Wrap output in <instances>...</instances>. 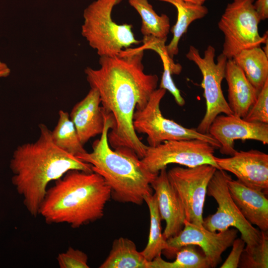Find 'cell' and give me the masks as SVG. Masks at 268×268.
<instances>
[{
    "label": "cell",
    "instance_id": "6da1fadb",
    "mask_svg": "<svg viewBox=\"0 0 268 268\" xmlns=\"http://www.w3.org/2000/svg\"><path fill=\"white\" fill-rule=\"evenodd\" d=\"M144 51L140 46L125 48L118 55L100 57L99 69L87 67L84 70L90 87L98 92L104 110L112 116L110 145L128 148L140 159L147 146L136 134L133 116L135 109L145 106L158 81L157 75L144 72Z\"/></svg>",
    "mask_w": 268,
    "mask_h": 268
},
{
    "label": "cell",
    "instance_id": "7a4b0ae2",
    "mask_svg": "<svg viewBox=\"0 0 268 268\" xmlns=\"http://www.w3.org/2000/svg\"><path fill=\"white\" fill-rule=\"evenodd\" d=\"M38 126V138L18 145L10 162L13 174L12 183L23 198L25 208L33 217L39 215L49 183L71 170L93 172L91 164L58 147L46 125L40 124Z\"/></svg>",
    "mask_w": 268,
    "mask_h": 268
},
{
    "label": "cell",
    "instance_id": "3957f363",
    "mask_svg": "<svg viewBox=\"0 0 268 268\" xmlns=\"http://www.w3.org/2000/svg\"><path fill=\"white\" fill-rule=\"evenodd\" d=\"M111 198V189L99 174L71 170L47 190L39 214L48 224L77 228L101 218Z\"/></svg>",
    "mask_w": 268,
    "mask_h": 268
},
{
    "label": "cell",
    "instance_id": "277c9868",
    "mask_svg": "<svg viewBox=\"0 0 268 268\" xmlns=\"http://www.w3.org/2000/svg\"><path fill=\"white\" fill-rule=\"evenodd\" d=\"M104 127L100 138L92 145V151L76 156L92 165L93 172L103 177L111 197L122 203L141 205L145 197L153 194L151 183L157 176L151 173L132 150L125 147L112 149L108 134L114 125L111 114L104 110Z\"/></svg>",
    "mask_w": 268,
    "mask_h": 268
},
{
    "label": "cell",
    "instance_id": "5b68a950",
    "mask_svg": "<svg viewBox=\"0 0 268 268\" xmlns=\"http://www.w3.org/2000/svg\"><path fill=\"white\" fill-rule=\"evenodd\" d=\"M122 0H96L84 10L81 34L100 57L118 55L124 48L140 43L132 25L118 24L112 18L115 6Z\"/></svg>",
    "mask_w": 268,
    "mask_h": 268
},
{
    "label": "cell",
    "instance_id": "8992f818",
    "mask_svg": "<svg viewBox=\"0 0 268 268\" xmlns=\"http://www.w3.org/2000/svg\"><path fill=\"white\" fill-rule=\"evenodd\" d=\"M254 0H233L228 3L218 22L224 41L222 54L232 59L241 51L264 44L268 31L262 36L259 32L261 21L254 6Z\"/></svg>",
    "mask_w": 268,
    "mask_h": 268
},
{
    "label": "cell",
    "instance_id": "52a82bcc",
    "mask_svg": "<svg viewBox=\"0 0 268 268\" xmlns=\"http://www.w3.org/2000/svg\"><path fill=\"white\" fill-rule=\"evenodd\" d=\"M166 92L164 89H156L145 106L135 109L134 112V128L136 133L147 135L148 146H156L165 141L197 139L219 149V143L209 134H202L196 129L186 128L163 116L160 104Z\"/></svg>",
    "mask_w": 268,
    "mask_h": 268
},
{
    "label": "cell",
    "instance_id": "ba28073f",
    "mask_svg": "<svg viewBox=\"0 0 268 268\" xmlns=\"http://www.w3.org/2000/svg\"><path fill=\"white\" fill-rule=\"evenodd\" d=\"M215 49L211 45L207 46L201 57L199 50L190 46L186 54L187 58L194 62L200 69L202 76L201 86L205 100V114L196 130L202 134L208 133L209 128L215 117L221 114L231 115L233 113L225 99L221 83L225 76L227 58L222 53L214 61Z\"/></svg>",
    "mask_w": 268,
    "mask_h": 268
},
{
    "label": "cell",
    "instance_id": "9c48e42d",
    "mask_svg": "<svg viewBox=\"0 0 268 268\" xmlns=\"http://www.w3.org/2000/svg\"><path fill=\"white\" fill-rule=\"evenodd\" d=\"M231 177L225 171L216 169L210 180L206 194L214 198L218 207L215 213L203 219L202 226L212 232L235 227L240 232L241 238L246 246H252L261 240L262 231L246 219L234 202L227 185V181Z\"/></svg>",
    "mask_w": 268,
    "mask_h": 268
},
{
    "label": "cell",
    "instance_id": "30bf717a",
    "mask_svg": "<svg viewBox=\"0 0 268 268\" xmlns=\"http://www.w3.org/2000/svg\"><path fill=\"white\" fill-rule=\"evenodd\" d=\"M215 149L209 143L197 139L165 141L156 146H147L141 160L149 171L157 175L170 164L189 168L209 164L220 169L214 160Z\"/></svg>",
    "mask_w": 268,
    "mask_h": 268
},
{
    "label": "cell",
    "instance_id": "8fae6325",
    "mask_svg": "<svg viewBox=\"0 0 268 268\" xmlns=\"http://www.w3.org/2000/svg\"><path fill=\"white\" fill-rule=\"evenodd\" d=\"M217 169L209 164L175 167L167 171L170 184L184 208L186 220L202 226L203 206L208 183Z\"/></svg>",
    "mask_w": 268,
    "mask_h": 268
},
{
    "label": "cell",
    "instance_id": "7c38bea8",
    "mask_svg": "<svg viewBox=\"0 0 268 268\" xmlns=\"http://www.w3.org/2000/svg\"><path fill=\"white\" fill-rule=\"evenodd\" d=\"M238 230L228 229L218 232H212L192 223L186 220L178 234L166 239L167 248L162 253L169 259L175 257L182 247L193 245L199 246L211 268H215L221 260V255L231 246L237 236Z\"/></svg>",
    "mask_w": 268,
    "mask_h": 268
},
{
    "label": "cell",
    "instance_id": "4fadbf2b",
    "mask_svg": "<svg viewBox=\"0 0 268 268\" xmlns=\"http://www.w3.org/2000/svg\"><path fill=\"white\" fill-rule=\"evenodd\" d=\"M220 144L222 154L233 155L237 150L235 140H255L268 144V124L251 122L231 115H218L213 120L208 130Z\"/></svg>",
    "mask_w": 268,
    "mask_h": 268
},
{
    "label": "cell",
    "instance_id": "5bb4252c",
    "mask_svg": "<svg viewBox=\"0 0 268 268\" xmlns=\"http://www.w3.org/2000/svg\"><path fill=\"white\" fill-rule=\"evenodd\" d=\"M214 160L220 170L228 171L244 185L268 195V154L256 149L237 151L231 157Z\"/></svg>",
    "mask_w": 268,
    "mask_h": 268
},
{
    "label": "cell",
    "instance_id": "9a60e30c",
    "mask_svg": "<svg viewBox=\"0 0 268 268\" xmlns=\"http://www.w3.org/2000/svg\"><path fill=\"white\" fill-rule=\"evenodd\" d=\"M156 195L161 220L166 226L163 232L165 239L177 235L183 229L186 215L184 208L170 184L166 168L162 169L151 183Z\"/></svg>",
    "mask_w": 268,
    "mask_h": 268
},
{
    "label": "cell",
    "instance_id": "2e32d148",
    "mask_svg": "<svg viewBox=\"0 0 268 268\" xmlns=\"http://www.w3.org/2000/svg\"><path fill=\"white\" fill-rule=\"evenodd\" d=\"M100 104L98 92L91 88L85 97L77 103L71 110L69 117L83 145L103 132L104 110L100 106Z\"/></svg>",
    "mask_w": 268,
    "mask_h": 268
},
{
    "label": "cell",
    "instance_id": "e0dca14e",
    "mask_svg": "<svg viewBox=\"0 0 268 268\" xmlns=\"http://www.w3.org/2000/svg\"><path fill=\"white\" fill-rule=\"evenodd\" d=\"M230 195L246 219L261 231L268 230V199L265 193L249 188L231 177L227 181Z\"/></svg>",
    "mask_w": 268,
    "mask_h": 268
},
{
    "label": "cell",
    "instance_id": "ac0fdd59",
    "mask_svg": "<svg viewBox=\"0 0 268 268\" xmlns=\"http://www.w3.org/2000/svg\"><path fill=\"white\" fill-rule=\"evenodd\" d=\"M224 78L228 84V105L233 114L243 118L258 94L233 59L227 61Z\"/></svg>",
    "mask_w": 268,
    "mask_h": 268
},
{
    "label": "cell",
    "instance_id": "d6986e66",
    "mask_svg": "<svg viewBox=\"0 0 268 268\" xmlns=\"http://www.w3.org/2000/svg\"><path fill=\"white\" fill-rule=\"evenodd\" d=\"M232 59L259 94L268 80V56L259 46L243 50Z\"/></svg>",
    "mask_w": 268,
    "mask_h": 268
},
{
    "label": "cell",
    "instance_id": "ffe728a7",
    "mask_svg": "<svg viewBox=\"0 0 268 268\" xmlns=\"http://www.w3.org/2000/svg\"><path fill=\"white\" fill-rule=\"evenodd\" d=\"M170 3L177 11V19L171 29L173 38L165 46L169 56L173 59L179 52L178 44L183 35L187 32L190 24L194 21L204 17L208 13L207 8L203 5H197L183 0H158Z\"/></svg>",
    "mask_w": 268,
    "mask_h": 268
},
{
    "label": "cell",
    "instance_id": "44dd1931",
    "mask_svg": "<svg viewBox=\"0 0 268 268\" xmlns=\"http://www.w3.org/2000/svg\"><path fill=\"white\" fill-rule=\"evenodd\" d=\"M149 264L133 241L120 237L114 240L108 256L99 268H149Z\"/></svg>",
    "mask_w": 268,
    "mask_h": 268
},
{
    "label": "cell",
    "instance_id": "7402d4cb",
    "mask_svg": "<svg viewBox=\"0 0 268 268\" xmlns=\"http://www.w3.org/2000/svg\"><path fill=\"white\" fill-rule=\"evenodd\" d=\"M129 3L141 16L140 31L143 36L167 38L170 24L169 18L166 14L158 15L148 0H129Z\"/></svg>",
    "mask_w": 268,
    "mask_h": 268
},
{
    "label": "cell",
    "instance_id": "603a6c76",
    "mask_svg": "<svg viewBox=\"0 0 268 268\" xmlns=\"http://www.w3.org/2000/svg\"><path fill=\"white\" fill-rule=\"evenodd\" d=\"M51 137L58 147L71 155L76 156L87 152L79 140L69 115L62 110L59 112V119L51 131Z\"/></svg>",
    "mask_w": 268,
    "mask_h": 268
},
{
    "label": "cell",
    "instance_id": "cb8c5ba5",
    "mask_svg": "<svg viewBox=\"0 0 268 268\" xmlns=\"http://www.w3.org/2000/svg\"><path fill=\"white\" fill-rule=\"evenodd\" d=\"M144 201L149 209L150 228L147 245L141 252L146 260L151 261L161 255L162 252L167 248V243L161 231V218L155 194L153 193L145 197Z\"/></svg>",
    "mask_w": 268,
    "mask_h": 268
},
{
    "label": "cell",
    "instance_id": "d4e9b609",
    "mask_svg": "<svg viewBox=\"0 0 268 268\" xmlns=\"http://www.w3.org/2000/svg\"><path fill=\"white\" fill-rule=\"evenodd\" d=\"M175 260L165 261L161 255L149 261V268H210L204 255L196 249L195 245H188L180 249L175 255Z\"/></svg>",
    "mask_w": 268,
    "mask_h": 268
},
{
    "label": "cell",
    "instance_id": "484cf974",
    "mask_svg": "<svg viewBox=\"0 0 268 268\" xmlns=\"http://www.w3.org/2000/svg\"><path fill=\"white\" fill-rule=\"evenodd\" d=\"M238 267L241 268H268V231H262L260 242L252 246L244 248L241 254Z\"/></svg>",
    "mask_w": 268,
    "mask_h": 268
},
{
    "label": "cell",
    "instance_id": "4316f807",
    "mask_svg": "<svg viewBox=\"0 0 268 268\" xmlns=\"http://www.w3.org/2000/svg\"><path fill=\"white\" fill-rule=\"evenodd\" d=\"M243 119L251 122L268 124V80Z\"/></svg>",
    "mask_w": 268,
    "mask_h": 268
},
{
    "label": "cell",
    "instance_id": "83f0119b",
    "mask_svg": "<svg viewBox=\"0 0 268 268\" xmlns=\"http://www.w3.org/2000/svg\"><path fill=\"white\" fill-rule=\"evenodd\" d=\"M57 260L60 268H89L87 255L71 247H69L66 252L59 254Z\"/></svg>",
    "mask_w": 268,
    "mask_h": 268
},
{
    "label": "cell",
    "instance_id": "f1b7e54d",
    "mask_svg": "<svg viewBox=\"0 0 268 268\" xmlns=\"http://www.w3.org/2000/svg\"><path fill=\"white\" fill-rule=\"evenodd\" d=\"M245 244V242L241 238H236L232 244V249L230 254L220 268H238Z\"/></svg>",
    "mask_w": 268,
    "mask_h": 268
},
{
    "label": "cell",
    "instance_id": "f546056e",
    "mask_svg": "<svg viewBox=\"0 0 268 268\" xmlns=\"http://www.w3.org/2000/svg\"><path fill=\"white\" fill-rule=\"evenodd\" d=\"M254 6L261 20L268 18V0H256Z\"/></svg>",
    "mask_w": 268,
    "mask_h": 268
},
{
    "label": "cell",
    "instance_id": "4dcf8cb0",
    "mask_svg": "<svg viewBox=\"0 0 268 268\" xmlns=\"http://www.w3.org/2000/svg\"><path fill=\"white\" fill-rule=\"evenodd\" d=\"M10 69L7 65L0 61V77H6L9 75Z\"/></svg>",
    "mask_w": 268,
    "mask_h": 268
},
{
    "label": "cell",
    "instance_id": "1f68e13d",
    "mask_svg": "<svg viewBox=\"0 0 268 268\" xmlns=\"http://www.w3.org/2000/svg\"><path fill=\"white\" fill-rule=\"evenodd\" d=\"M185 1L190 2L197 5H203V3L208 0H183Z\"/></svg>",
    "mask_w": 268,
    "mask_h": 268
}]
</instances>
